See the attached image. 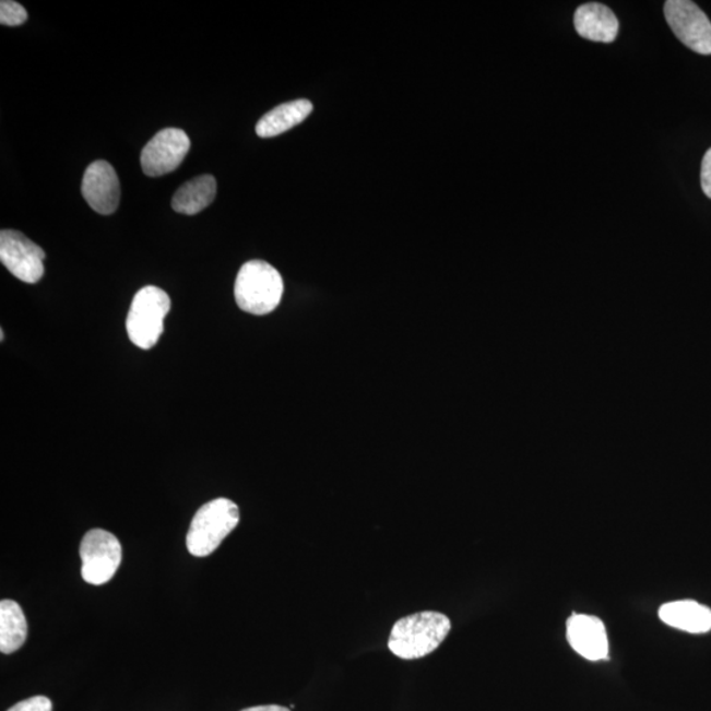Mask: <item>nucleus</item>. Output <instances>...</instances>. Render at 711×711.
Instances as JSON below:
<instances>
[{
	"label": "nucleus",
	"instance_id": "nucleus-1",
	"mask_svg": "<svg viewBox=\"0 0 711 711\" xmlns=\"http://www.w3.org/2000/svg\"><path fill=\"white\" fill-rule=\"evenodd\" d=\"M451 620L438 612H422L396 620L388 647L396 657L415 660L430 655L451 631Z\"/></svg>",
	"mask_w": 711,
	"mask_h": 711
},
{
	"label": "nucleus",
	"instance_id": "nucleus-2",
	"mask_svg": "<svg viewBox=\"0 0 711 711\" xmlns=\"http://www.w3.org/2000/svg\"><path fill=\"white\" fill-rule=\"evenodd\" d=\"M284 296V280L277 269L262 260L241 266L235 281V299L242 311L252 316L273 312Z\"/></svg>",
	"mask_w": 711,
	"mask_h": 711
},
{
	"label": "nucleus",
	"instance_id": "nucleus-3",
	"mask_svg": "<svg viewBox=\"0 0 711 711\" xmlns=\"http://www.w3.org/2000/svg\"><path fill=\"white\" fill-rule=\"evenodd\" d=\"M240 522L237 505L227 498H216L204 503L191 521L186 547L195 557L214 553Z\"/></svg>",
	"mask_w": 711,
	"mask_h": 711
},
{
	"label": "nucleus",
	"instance_id": "nucleus-4",
	"mask_svg": "<svg viewBox=\"0 0 711 711\" xmlns=\"http://www.w3.org/2000/svg\"><path fill=\"white\" fill-rule=\"evenodd\" d=\"M170 298L157 286H145L134 296L127 317V334L141 349L155 347L164 332V320L170 311Z\"/></svg>",
	"mask_w": 711,
	"mask_h": 711
},
{
	"label": "nucleus",
	"instance_id": "nucleus-5",
	"mask_svg": "<svg viewBox=\"0 0 711 711\" xmlns=\"http://www.w3.org/2000/svg\"><path fill=\"white\" fill-rule=\"evenodd\" d=\"M82 579L92 585L110 581L121 562V544L106 530L94 529L83 536L80 547Z\"/></svg>",
	"mask_w": 711,
	"mask_h": 711
},
{
	"label": "nucleus",
	"instance_id": "nucleus-6",
	"mask_svg": "<svg viewBox=\"0 0 711 711\" xmlns=\"http://www.w3.org/2000/svg\"><path fill=\"white\" fill-rule=\"evenodd\" d=\"M665 19L672 32L698 55H711V23L704 12L689 0H668Z\"/></svg>",
	"mask_w": 711,
	"mask_h": 711
},
{
	"label": "nucleus",
	"instance_id": "nucleus-7",
	"mask_svg": "<svg viewBox=\"0 0 711 711\" xmlns=\"http://www.w3.org/2000/svg\"><path fill=\"white\" fill-rule=\"evenodd\" d=\"M47 254L27 236L15 229L0 233V261L17 280L37 284L43 279Z\"/></svg>",
	"mask_w": 711,
	"mask_h": 711
},
{
	"label": "nucleus",
	"instance_id": "nucleus-8",
	"mask_svg": "<svg viewBox=\"0 0 711 711\" xmlns=\"http://www.w3.org/2000/svg\"><path fill=\"white\" fill-rule=\"evenodd\" d=\"M190 150V139L178 128L159 131L141 152V169L149 177H162L175 171Z\"/></svg>",
	"mask_w": 711,
	"mask_h": 711
},
{
	"label": "nucleus",
	"instance_id": "nucleus-9",
	"mask_svg": "<svg viewBox=\"0 0 711 711\" xmlns=\"http://www.w3.org/2000/svg\"><path fill=\"white\" fill-rule=\"evenodd\" d=\"M81 190L83 198L95 213L111 215L119 208V178L112 165L104 159L87 166Z\"/></svg>",
	"mask_w": 711,
	"mask_h": 711
},
{
	"label": "nucleus",
	"instance_id": "nucleus-10",
	"mask_svg": "<svg viewBox=\"0 0 711 711\" xmlns=\"http://www.w3.org/2000/svg\"><path fill=\"white\" fill-rule=\"evenodd\" d=\"M567 637L569 644L582 657L591 662L608 656V640L604 623L592 615L578 614L568 619Z\"/></svg>",
	"mask_w": 711,
	"mask_h": 711
},
{
	"label": "nucleus",
	"instance_id": "nucleus-11",
	"mask_svg": "<svg viewBox=\"0 0 711 711\" xmlns=\"http://www.w3.org/2000/svg\"><path fill=\"white\" fill-rule=\"evenodd\" d=\"M574 28L586 40L613 43L618 35L619 23L605 4L586 3L576 10Z\"/></svg>",
	"mask_w": 711,
	"mask_h": 711
},
{
	"label": "nucleus",
	"instance_id": "nucleus-12",
	"mask_svg": "<svg viewBox=\"0 0 711 711\" xmlns=\"http://www.w3.org/2000/svg\"><path fill=\"white\" fill-rule=\"evenodd\" d=\"M659 617L665 625L690 633L711 630V611L698 602L684 600L669 602L660 607Z\"/></svg>",
	"mask_w": 711,
	"mask_h": 711
},
{
	"label": "nucleus",
	"instance_id": "nucleus-13",
	"mask_svg": "<svg viewBox=\"0 0 711 711\" xmlns=\"http://www.w3.org/2000/svg\"><path fill=\"white\" fill-rule=\"evenodd\" d=\"M312 110L313 106L309 99L287 102L265 114L256 126V133L262 139L280 137L303 123Z\"/></svg>",
	"mask_w": 711,
	"mask_h": 711
},
{
	"label": "nucleus",
	"instance_id": "nucleus-14",
	"mask_svg": "<svg viewBox=\"0 0 711 711\" xmlns=\"http://www.w3.org/2000/svg\"><path fill=\"white\" fill-rule=\"evenodd\" d=\"M216 179L203 175L186 182L173 195L171 208L178 214L195 215L209 208L216 197Z\"/></svg>",
	"mask_w": 711,
	"mask_h": 711
},
{
	"label": "nucleus",
	"instance_id": "nucleus-15",
	"mask_svg": "<svg viewBox=\"0 0 711 711\" xmlns=\"http://www.w3.org/2000/svg\"><path fill=\"white\" fill-rule=\"evenodd\" d=\"M28 636L27 618L17 602H0V651L10 655L22 649Z\"/></svg>",
	"mask_w": 711,
	"mask_h": 711
},
{
	"label": "nucleus",
	"instance_id": "nucleus-16",
	"mask_svg": "<svg viewBox=\"0 0 711 711\" xmlns=\"http://www.w3.org/2000/svg\"><path fill=\"white\" fill-rule=\"evenodd\" d=\"M28 14L22 4L12 2V0H2L0 3V23L17 27L27 22Z\"/></svg>",
	"mask_w": 711,
	"mask_h": 711
},
{
	"label": "nucleus",
	"instance_id": "nucleus-17",
	"mask_svg": "<svg viewBox=\"0 0 711 711\" xmlns=\"http://www.w3.org/2000/svg\"><path fill=\"white\" fill-rule=\"evenodd\" d=\"M52 701L48 697L35 696L28 698V700L17 702L8 711H52Z\"/></svg>",
	"mask_w": 711,
	"mask_h": 711
},
{
	"label": "nucleus",
	"instance_id": "nucleus-18",
	"mask_svg": "<svg viewBox=\"0 0 711 711\" xmlns=\"http://www.w3.org/2000/svg\"><path fill=\"white\" fill-rule=\"evenodd\" d=\"M701 186L704 195L711 200V149L704 153L701 168Z\"/></svg>",
	"mask_w": 711,
	"mask_h": 711
},
{
	"label": "nucleus",
	"instance_id": "nucleus-19",
	"mask_svg": "<svg viewBox=\"0 0 711 711\" xmlns=\"http://www.w3.org/2000/svg\"><path fill=\"white\" fill-rule=\"evenodd\" d=\"M241 711H291V710L284 707H280V704H264V707H253Z\"/></svg>",
	"mask_w": 711,
	"mask_h": 711
},
{
	"label": "nucleus",
	"instance_id": "nucleus-20",
	"mask_svg": "<svg viewBox=\"0 0 711 711\" xmlns=\"http://www.w3.org/2000/svg\"><path fill=\"white\" fill-rule=\"evenodd\" d=\"M0 339H2V342L4 341V332H3V330L0 331Z\"/></svg>",
	"mask_w": 711,
	"mask_h": 711
}]
</instances>
